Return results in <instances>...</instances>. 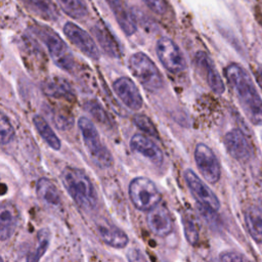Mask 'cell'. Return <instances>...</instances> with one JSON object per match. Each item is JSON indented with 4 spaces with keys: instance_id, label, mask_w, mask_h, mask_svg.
Listing matches in <instances>:
<instances>
[{
    "instance_id": "ac0fdd59",
    "label": "cell",
    "mask_w": 262,
    "mask_h": 262,
    "mask_svg": "<svg viewBox=\"0 0 262 262\" xmlns=\"http://www.w3.org/2000/svg\"><path fill=\"white\" fill-rule=\"evenodd\" d=\"M110 5L113 13L117 19V23L121 27L122 31L130 36L136 32V23L132 13L125 6L123 0H105Z\"/></svg>"
},
{
    "instance_id": "277c9868",
    "label": "cell",
    "mask_w": 262,
    "mask_h": 262,
    "mask_svg": "<svg viewBox=\"0 0 262 262\" xmlns=\"http://www.w3.org/2000/svg\"><path fill=\"white\" fill-rule=\"evenodd\" d=\"M129 69L137 81L149 91H158L164 85L161 72L156 63L143 52L131 54L128 61Z\"/></svg>"
},
{
    "instance_id": "1f68e13d",
    "label": "cell",
    "mask_w": 262,
    "mask_h": 262,
    "mask_svg": "<svg viewBox=\"0 0 262 262\" xmlns=\"http://www.w3.org/2000/svg\"><path fill=\"white\" fill-rule=\"evenodd\" d=\"M221 262H249L245 256L236 252H225L221 255Z\"/></svg>"
},
{
    "instance_id": "5b68a950",
    "label": "cell",
    "mask_w": 262,
    "mask_h": 262,
    "mask_svg": "<svg viewBox=\"0 0 262 262\" xmlns=\"http://www.w3.org/2000/svg\"><path fill=\"white\" fill-rule=\"evenodd\" d=\"M35 33L41 39L48 49L49 55L59 68L71 71L74 68V56L69 46L63 40L50 28L46 26H37L34 28Z\"/></svg>"
},
{
    "instance_id": "52a82bcc",
    "label": "cell",
    "mask_w": 262,
    "mask_h": 262,
    "mask_svg": "<svg viewBox=\"0 0 262 262\" xmlns=\"http://www.w3.org/2000/svg\"><path fill=\"white\" fill-rule=\"evenodd\" d=\"M156 52L162 66L172 74L185 71L186 60L179 46L170 38L162 37L156 45Z\"/></svg>"
},
{
    "instance_id": "603a6c76",
    "label": "cell",
    "mask_w": 262,
    "mask_h": 262,
    "mask_svg": "<svg viewBox=\"0 0 262 262\" xmlns=\"http://www.w3.org/2000/svg\"><path fill=\"white\" fill-rule=\"evenodd\" d=\"M36 192L38 198L46 205L51 207H59L60 196L56 186L47 178H40L36 184Z\"/></svg>"
},
{
    "instance_id": "6da1fadb",
    "label": "cell",
    "mask_w": 262,
    "mask_h": 262,
    "mask_svg": "<svg viewBox=\"0 0 262 262\" xmlns=\"http://www.w3.org/2000/svg\"><path fill=\"white\" fill-rule=\"evenodd\" d=\"M224 75L246 116L253 124L262 125V98L247 71L230 63L224 69Z\"/></svg>"
},
{
    "instance_id": "e0dca14e",
    "label": "cell",
    "mask_w": 262,
    "mask_h": 262,
    "mask_svg": "<svg viewBox=\"0 0 262 262\" xmlns=\"http://www.w3.org/2000/svg\"><path fill=\"white\" fill-rule=\"evenodd\" d=\"M18 221V211L11 203L0 204V241L9 238Z\"/></svg>"
},
{
    "instance_id": "83f0119b",
    "label": "cell",
    "mask_w": 262,
    "mask_h": 262,
    "mask_svg": "<svg viewBox=\"0 0 262 262\" xmlns=\"http://www.w3.org/2000/svg\"><path fill=\"white\" fill-rule=\"evenodd\" d=\"M134 125L143 133L147 134L148 136L159 138V131L152 121L145 115L138 114L133 117Z\"/></svg>"
},
{
    "instance_id": "30bf717a",
    "label": "cell",
    "mask_w": 262,
    "mask_h": 262,
    "mask_svg": "<svg viewBox=\"0 0 262 262\" xmlns=\"http://www.w3.org/2000/svg\"><path fill=\"white\" fill-rule=\"evenodd\" d=\"M193 60L196 71L206 81L210 89L217 94H222L225 90V85L221 76L217 72L212 58L206 52L198 51Z\"/></svg>"
},
{
    "instance_id": "f546056e",
    "label": "cell",
    "mask_w": 262,
    "mask_h": 262,
    "mask_svg": "<svg viewBox=\"0 0 262 262\" xmlns=\"http://www.w3.org/2000/svg\"><path fill=\"white\" fill-rule=\"evenodd\" d=\"M14 137V129L9 119L0 112V144H8Z\"/></svg>"
},
{
    "instance_id": "4fadbf2b",
    "label": "cell",
    "mask_w": 262,
    "mask_h": 262,
    "mask_svg": "<svg viewBox=\"0 0 262 262\" xmlns=\"http://www.w3.org/2000/svg\"><path fill=\"white\" fill-rule=\"evenodd\" d=\"M224 146L227 152L236 161H248L252 155L251 144L239 129H232L224 136Z\"/></svg>"
},
{
    "instance_id": "d6986e66",
    "label": "cell",
    "mask_w": 262,
    "mask_h": 262,
    "mask_svg": "<svg viewBox=\"0 0 262 262\" xmlns=\"http://www.w3.org/2000/svg\"><path fill=\"white\" fill-rule=\"evenodd\" d=\"M42 89L46 95L53 98L68 101H73L75 98V93L70 83L60 77H53L46 80L43 83Z\"/></svg>"
},
{
    "instance_id": "ba28073f",
    "label": "cell",
    "mask_w": 262,
    "mask_h": 262,
    "mask_svg": "<svg viewBox=\"0 0 262 262\" xmlns=\"http://www.w3.org/2000/svg\"><path fill=\"white\" fill-rule=\"evenodd\" d=\"M194 161L199 171L209 183H216L220 179L221 168L219 161L207 144H196L194 148Z\"/></svg>"
},
{
    "instance_id": "f1b7e54d",
    "label": "cell",
    "mask_w": 262,
    "mask_h": 262,
    "mask_svg": "<svg viewBox=\"0 0 262 262\" xmlns=\"http://www.w3.org/2000/svg\"><path fill=\"white\" fill-rule=\"evenodd\" d=\"M86 110L88 111V113L100 124L105 125V126H111V120L105 112V110L97 102L94 100L88 101L85 104Z\"/></svg>"
},
{
    "instance_id": "d6a6232c",
    "label": "cell",
    "mask_w": 262,
    "mask_h": 262,
    "mask_svg": "<svg viewBox=\"0 0 262 262\" xmlns=\"http://www.w3.org/2000/svg\"><path fill=\"white\" fill-rule=\"evenodd\" d=\"M127 259L129 262H147L143 253L138 249H130L127 254Z\"/></svg>"
},
{
    "instance_id": "8992f818",
    "label": "cell",
    "mask_w": 262,
    "mask_h": 262,
    "mask_svg": "<svg viewBox=\"0 0 262 262\" xmlns=\"http://www.w3.org/2000/svg\"><path fill=\"white\" fill-rule=\"evenodd\" d=\"M129 198L140 211H149L161 202V192L155 182L146 177H136L129 183Z\"/></svg>"
},
{
    "instance_id": "4dcf8cb0",
    "label": "cell",
    "mask_w": 262,
    "mask_h": 262,
    "mask_svg": "<svg viewBox=\"0 0 262 262\" xmlns=\"http://www.w3.org/2000/svg\"><path fill=\"white\" fill-rule=\"evenodd\" d=\"M145 5L156 14L162 15L167 11V1L166 0H142Z\"/></svg>"
},
{
    "instance_id": "5bb4252c",
    "label": "cell",
    "mask_w": 262,
    "mask_h": 262,
    "mask_svg": "<svg viewBox=\"0 0 262 262\" xmlns=\"http://www.w3.org/2000/svg\"><path fill=\"white\" fill-rule=\"evenodd\" d=\"M146 223L152 233L164 237L170 234L173 230V220L168 209L158 205L149 210L146 216Z\"/></svg>"
},
{
    "instance_id": "cb8c5ba5",
    "label": "cell",
    "mask_w": 262,
    "mask_h": 262,
    "mask_svg": "<svg viewBox=\"0 0 262 262\" xmlns=\"http://www.w3.org/2000/svg\"><path fill=\"white\" fill-rule=\"evenodd\" d=\"M33 123H34L38 133L43 138V140L51 148H53L55 150H58L60 148V140L56 136V134L54 133V131L52 130L50 125L46 122V120L43 117H41L39 115H36L33 118Z\"/></svg>"
},
{
    "instance_id": "7c38bea8",
    "label": "cell",
    "mask_w": 262,
    "mask_h": 262,
    "mask_svg": "<svg viewBox=\"0 0 262 262\" xmlns=\"http://www.w3.org/2000/svg\"><path fill=\"white\" fill-rule=\"evenodd\" d=\"M113 88L120 100L130 110L138 111L142 107L143 99L140 91L130 78H118L114 82Z\"/></svg>"
},
{
    "instance_id": "836d02e7",
    "label": "cell",
    "mask_w": 262,
    "mask_h": 262,
    "mask_svg": "<svg viewBox=\"0 0 262 262\" xmlns=\"http://www.w3.org/2000/svg\"><path fill=\"white\" fill-rule=\"evenodd\" d=\"M257 81L262 89V67L257 70Z\"/></svg>"
},
{
    "instance_id": "9c48e42d",
    "label": "cell",
    "mask_w": 262,
    "mask_h": 262,
    "mask_svg": "<svg viewBox=\"0 0 262 262\" xmlns=\"http://www.w3.org/2000/svg\"><path fill=\"white\" fill-rule=\"evenodd\" d=\"M183 176L187 187L200 205L206 206L215 211L219 209L220 202L217 195L192 170L186 169Z\"/></svg>"
},
{
    "instance_id": "4316f807",
    "label": "cell",
    "mask_w": 262,
    "mask_h": 262,
    "mask_svg": "<svg viewBox=\"0 0 262 262\" xmlns=\"http://www.w3.org/2000/svg\"><path fill=\"white\" fill-rule=\"evenodd\" d=\"M182 224L186 241L190 245H195L199 242L200 230L194 216L188 212L184 213L182 215Z\"/></svg>"
},
{
    "instance_id": "2e32d148",
    "label": "cell",
    "mask_w": 262,
    "mask_h": 262,
    "mask_svg": "<svg viewBox=\"0 0 262 262\" xmlns=\"http://www.w3.org/2000/svg\"><path fill=\"white\" fill-rule=\"evenodd\" d=\"M97 231L100 238L114 248H125L129 242L128 235L121 228L105 220L97 223Z\"/></svg>"
},
{
    "instance_id": "7402d4cb",
    "label": "cell",
    "mask_w": 262,
    "mask_h": 262,
    "mask_svg": "<svg viewBox=\"0 0 262 262\" xmlns=\"http://www.w3.org/2000/svg\"><path fill=\"white\" fill-rule=\"evenodd\" d=\"M92 33L106 54L116 58L120 56V47L112 33L103 24H96L92 28Z\"/></svg>"
},
{
    "instance_id": "e575fe53",
    "label": "cell",
    "mask_w": 262,
    "mask_h": 262,
    "mask_svg": "<svg viewBox=\"0 0 262 262\" xmlns=\"http://www.w3.org/2000/svg\"><path fill=\"white\" fill-rule=\"evenodd\" d=\"M0 262H3V259L0 257Z\"/></svg>"
},
{
    "instance_id": "d4e9b609",
    "label": "cell",
    "mask_w": 262,
    "mask_h": 262,
    "mask_svg": "<svg viewBox=\"0 0 262 262\" xmlns=\"http://www.w3.org/2000/svg\"><path fill=\"white\" fill-rule=\"evenodd\" d=\"M50 231L47 228L40 229L37 233L36 247L28 254L27 262H39L49 247Z\"/></svg>"
},
{
    "instance_id": "ffe728a7",
    "label": "cell",
    "mask_w": 262,
    "mask_h": 262,
    "mask_svg": "<svg viewBox=\"0 0 262 262\" xmlns=\"http://www.w3.org/2000/svg\"><path fill=\"white\" fill-rule=\"evenodd\" d=\"M32 13L42 19L54 21L58 18V10L51 0H19Z\"/></svg>"
},
{
    "instance_id": "3957f363",
    "label": "cell",
    "mask_w": 262,
    "mask_h": 262,
    "mask_svg": "<svg viewBox=\"0 0 262 262\" xmlns=\"http://www.w3.org/2000/svg\"><path fill=\"white\" fill-rule=\"evenodd\" d=\"M78 126L92 162L99 168L111 167L114 162L113 156L102 144L94 124L88 118L81 117L78 121Z\"/></svg>"
},
{
    "instance_id": "7a4b0ae2",
    "label": "cell",
    "mask_w": 262,
    "mask_h": 262,
    "mask_svg": "<svg viewBox=\"0 0 262 262\" xmlns=\"http://www.w3.org/2000/svg\"><path fill=\"white\" fill-rule=\"evenodd\" d=\"M60 179L75 203L84 210H93L97 204V194L86 173L78 168L67 167Z\"/></svg>"
},
{
    "instance_id": "44dd1931",
    "label": "cell",
    "mask_w": 262,
    "mask_h": 262,
    "mask_svg": "<svg viewBox=\"0 0 262 262\" xmlns=\"http://www.w3.org/2000/svg\"><path fill=\"white\" fill-rule=\"evenodd\" d=\"M245 224L252 238L262 243V207L252 205L245 211Z\"/></svg>"
},
{
    "instance_id": "484cf974",
    "label": "cell",
    "mask_w": 262,
    "mask_h": 262,
    "mask_svg": "<svg viewBox=\"0 0 262 262\" xmlns=\"http://www.w3.org/2000/svg\"><path fill=\"white\" fill-rule=\"evenodd\" d=\"M60 8L70 17L82 19L88 15V8L84 0H57Z\"/></svg>"
},
{
    "instance_id": "9a60e30c",
    "label": "cell",
    "mask_w": 262,
    "mask_h": 262,
    "mask_svg": "<svg viewBox=\"0 0 262 262\" xmlns=\"http://www.w3.org/2000/svg\"><path fill=\"white\" fill-rule=\"evenodd\" d=\"M130 147L134 152H137L155 165H161L164 160V155L161 148L148 137L142 134H134L130 139Z\"/></svg>"
},
{
    "instance_id": "8fae6325",
    "label": "cell",
    "mask_w": 262,
    "mask_h": 262,
    "mask_svg": "<svg viewBox=\"0 0 262 262\" xmlns=\"http://www.w3.org/2000/svg\"><path fill=\"white\" fill-rule=\"evenodd\" d=\"M63 33L67 38L85 55L91 59L99 58V50L93 38L79 26L74 23H67L63 26Z\"/></svg>"
}]
</instances>
